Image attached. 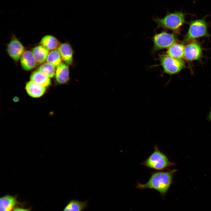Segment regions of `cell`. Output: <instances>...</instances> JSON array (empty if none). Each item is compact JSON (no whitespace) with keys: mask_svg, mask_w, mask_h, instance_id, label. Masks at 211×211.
<instances>
[{"mask_svg":"<svg viewBox=\"0 0 211 211\" xmlns=\"http://www.w3.org/2000/svg\"><path fill=\"white\" fill-rule=\"evenodd\" d=\"M62 58L58 49L51 50L48 54L46 62L50 63L55 67L62 63Z\"/></svg>","mask_w":211,"mask_h":211,"instance_id":"cell-19","label":"cell"},{"mask_svg":"<svg viewBox=\"0 0 211 211\" xmlns=\"http://www.w3.org/2000/svg\"><path fill=\"white\" fill-rule=\"evenodd\" d=\"M178 34L173 32L169 33L164 31L155 34L152 38L153 42L152 52H155L168 48L173 44L178 41Z\"/></svg>","mask_w":211,"mask_h":211,"instance_id":"cell-6","label":"cell"},{"mask_svg":"<svg viewBox=\"0 0 211 211\" xmlns=\"http://www.w3.org/2000/svg\"><path fill=\"white\" fill-rule=\"evenodd\" d=\"M32 52L38 64H42L46 60L49 50L41 45L33 48Z\"/></svg>","mask_w":211,"mask_h":211,"instance_id":"cell-16","label":"cell"},{"mask_svg":"<svg viewBox=\"0 0 211 211\" xmlns=\"http://www.w3.org/2000/svg\"><path fill=\"white\" fill-rule=\"evenodd\" d=\"M176 169L154 171L145 183H138L136 187L144 189L150 188L156 190L164 197L169 190L172 182L173 176Z\"/></svg>","mask_w":211,"mask_h":211,"instance_id":"cell-1","label":"cell"},{"mask_svg":"<svg viewBox=\"0 0 211 211\" xmlns=\"http://www.w3.org/2000/svg\"><path fill=\"white\" fill-rule=\"evenodd\" d=\"M88 199L84 201L75 199L70 200L62 211H82L87 208Z\"/></svg>","mask_w":211,"mask_h":211,"instance_id":"cell-15","label":"cell"},{"mask_svg":"<svg viewBox=\"0 0 211 211\" xmlns=\"http://www.w3.org/2000/svg\"><path fill=\"white\" fill-rule=\"evenodd\" d=\"M21 63L23 69L29 71L35 68L38 64L31 51H25L21 58Z\"/></svg>","mask_w":211,"mask_h":211,"instance_id":"cell-11","label":"cell"},{"mask_svg":"<svg viewBox=\"0 0 211 211\" xmlns=\"http://www.w3.org/2000/svg\"><path fill=\"white\" fill-rule=\"evenodd\" d=\"M40 43L49 50L58 49L61 45L59 41L55 37L51 35H46L41 39Z\"/></svg>","mask_w":211,"mask_h":211,"instance_id":"cell-17","label":"cell"},{"mask_svg":"<svg viewBox=\"0 0 211 211\" xmlns=\"http://www.w3.org/2000/svg\"><path fill=\"white\" fill-rule=\"evenodd\" d=\"M141 164L149 169L161 171L167 170L175 164L171 162L167 156L155 144L153 152Z\"/></svg>","mask_w":211,"mask_h":211,"instance_id":"cell-4","label":"cell"},{"mask_svg":"<svg viewBox=\"0 0 211 211\" xmlns=\"http://www.w3.org/2000/svg\"><path fill=\"white\" fill-rule=\"evenodd\" d=\"M187 14L181 11L171 12L167 10L166 13L163 18L155 16L152 19L157 25L156 28L171 30L178 34L181 27L187 22L186 17Z\"/></svg>","mask_w":211,"mask_h":211,"instance_id":"cell-2","label":"cell"},{"mask_svg":"<svg viewBox=\"0 0 211 211\" xmlns=\"http://www.w3.org/2000/svg\"><path fill=\"white\" fill-rule=\"evenodd\" d=\"M158 57L164 73L170 75L177 74L186 67L183 59L172 58L164 53L160 54Z\"/></svg>","mask_w":211,"mask_h":211,"instance_id":"cell-5","label":"cell"},{"mask_svg":"<svg viewBox=\"0 0 211 211\" xmlns=\"http://www.w3.org/2000/svg\"><path fill=\"white\" fill-rule=\"evenodd\" d=\"M209 118L210 120L211 121V109L209 114Z\"/></svg>","mask_w":211,"mask_h":211,"instance_id":"cell-22","label":"cell"},{"mask_svg":"<svg viewBox=\"0 0 211 211\" xmlns=\"http://www.w3.org/2000/svg\"><path fill=\"white\" fill-rule=\"evenodd\" d=\"M184 45L182 42H176L168 48L165 53L172 58L182 59L184 58Z\"/></svg>","mask_w":211,"mask_h":211,"instance_id":"cell-12","label":"cell"},{"mask_svg":"<svg viewBox=\"0 0 211 211\" xmlns=\"http://www.w3.org/2000/svg\"><path fill=\"white\" fill-rule=\"evenodd\" d=\"M22 205L16 195H6L0 198V211H12L17 206Z\"/></svg>","mask_w":211,"mask_h":211,"instance_id":"cell-9","label":"cell"},{"mask_svg":"<svg viewBox=\"0 0 211 211\" xmlns=\"http://www.w3.org/2000/svg\"><path fill=\"white\" fill-rule=\"evenodd\" d=\"M58 50L62 59L67 64H72L73 61V50L71 45L67 43L61 44Z\"/></svg>","mask_w":211,"mask_h":211,"instance_id":"cell-14","label":"cell"},{"mask_svg":"<svg viewBox=\"0 0 211 211\" xmlns=\"http://www.w3.org/2000/svg\"><path fill=\"white\" fill-rule=\"evenodd\" d=\"M7 51L9 56L15 61L21 58L25 52L23 46L14 36L7 45Z\"/></svg>","mask_w":211,"mask_h":211,"instance_id":"cell-8","label":"cell"},{"mask_svg":"<svg viewBox=\"0 0 211 211\" xmlns=\"http://www.w3.org/2000/svg\"><path fill=\"white\" fill-rule=\"evenodd\" d=\"M12 211H31V209L30 208H25L16 207Z\"/></svg>","mask_w":211,"mask_h":211,"instance_id":"cell-21","label":"cell"},{"mask_svg":"<svg viewBox=\"0 0 211 211\" xmlns=\"http://www.w3.org/2000/svg\"><path fill=\"white\" fill-rule=\"evenodd\" d=\"M55 75L56 80L59 84H64L68 82L69 77L67 64L62 62L57 67Z\"/></svg>","mask_w":211,"mask_h":211,"instance_id":"cell-13","label":"cell"},{"mask_svg":"<svg viewBox=\"0 0 211 211\" xmlns=\"http://www.w3.org/2000/svg\"><path fill=\"white\" fill-rule=\"evenodd\" d=\"M55 67L46 62L42 64L37 69L39 71L49 78H52L55 75Z\"/></svg>","mask_w":211,"mask_h":211,"instance_id":"cell-20","label":"cell"},{"mask_svg":"<svg viewBox=\"0 0 211 211\" xmlns=\"http://www.w3.org/2000/svg\"><path fill=\"white\" fill-rule=\"evenodd\" d=\"M30 79L31 81L45 87L49 86L51 84L50 78L37 70L34 71L32 73L30 76Z\"/></svg>","mask_w":211,"mask_h":211,"instance_id":"cell-18","label":"cell"},{"mask_svg":"<svg viewBox=\"0 0 211 211\" xmlns=\"http://www.w3.org/2000/svg\"><path fill=\"white\" fill-rule=\"evenodd\" d=\"M25 89L28 94L33 98H39L42 96L46 91L45 87L32 81L26 84Z\"/></svg>","mask_w":211,"mask_h":211,"instance_id":"cell-10","label":"cell"},{"mask_svg":"<svg viewBox=\"0 0 211 211\" xmlns=\"http://www.w3.org/2000/svg\"><path fill=\"white\" fill-rule=\"evenodd\" d=\"M186 45L184 48V59L189 62L195 61L201 62L203 57V49L201 43L199 41L195 40Z\"/></svg>","mask_w":211,"mask_h":211,"instance_id":"cell-7","label":"cell"},{"mask_svg":"<svg viewBox=\"0 0 211 211\" xmlns=\"http://www.w3.org/2000/svg\"><path fill=\"white\" fill-rule=\"evenodd\" d=\"M206 17L192 20L190 22L187 32L184 36L182 42L183 44H186L199 38H208L211 36L208 32L209 24L206 20Z\"/></svg>","mask_w":211,"mask_h":211,"instance_id":"cell-3","label":"cell"}]
</instances>
